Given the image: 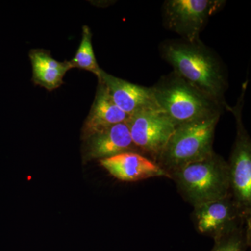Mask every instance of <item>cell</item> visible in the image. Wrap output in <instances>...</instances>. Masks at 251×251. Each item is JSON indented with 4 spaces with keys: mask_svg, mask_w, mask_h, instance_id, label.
<instances>
[{
    "mask_svg": "<svg viewBox=\"0 0 251 251\" xmlns=\"http://www.w3.org/2000/svg\"><path fill=\"white\" fill-rule=\"evenodd\" d=\"M159 52L173 72L225 108L228 79L226 67L215 52L201 40L177 39L163 41Z\"/></svg>",
    "mask_w": 251,
    "mask_h": 251,
    "instance_id": "1",
    "label": "cell"
},
{
    "mask_svg": "<svg viewBox=\"0 0 251 251\" xmlns=\"http://www.w3.org/2000/svg\"><path fill=\"white\" fill-rule=\"evenodd\" d=\"M157 105L175 127L207 117L221 115L224 108L172 72L152 86Z\"/></svg>",
    "mask_w": 251,
    "mask_h": 251,
    "instance_id": "2",
    "label": "cell"
},
{
    "mask_svg": "<svg viewBox=\"0 0 251 251\" xmlns=\"http://www.w3.org/2000/svg\"><path fill=\"white\" fill-rule=\"evenodd\" d=\"M178 191L193 207L229 195L228 165L214 151L171 174Z\"/></svg>",
    "mask_w": 251,
    "mask_h": 251,
    "instance_id": "3",
    "label": "cell"
},
{
    "mask_svg": "<svg viewBox=\"0 0 251 251\" xmlns=\"http://www.w3.org/2000/svg\"><path fill=\"white\" fill-rule=\"evenodd\" d=\"M221 115L188 122L175 127L156 163L171 176L180 168L214 153L213 142Z\"/></svg>",
    "mask_w": 251,
    "mask_h": 251,
    "instance_id": "4",
    "label": "cell"
},
{
    "mask_svg": "<svg viewBox=\"0 0 251 251\" xmlns=\"http://www.w3.org/2000/svg\"><path fill=\"white\" fill-rule=\"evenodd\" d=\"M247 82L234 106L226 104L225 108L234 115L237 135L232 152L227 162L229 171V194L246 217L251 216V140L242 119L244 97Z\"/></svg>",
    "mask_w": 251,
    "mask_h": 251,
    "instance_id": "5",
    "label": "cell"
},
{
    "mask_svg": "<svg viewBox=\"0 0 251 251\" xmlns=\"http://www.w3.org/2000/svg\"><path fill=\"white\" fill-rule=\"evenodd\" d=\"M224 0H167L162 7L163 25L183 40H201L209 18L224 8Z\"/></svg>",
    "mask_w": 251,
    "mask_h": 251,
    "instance_id": "6",
    "label": "cell"
},
{
    "mask_svg": "<svg viewBox=\"0 0 251 251\" xmlns=\"http://www.w3.org/2000/svg\"><path fill=\"white\" fill-rule=\"evenodd\" d=\"M133 143L142 154L155 161L175 129L161 109L143 110L126 120Z\"/></svg>",
    "mask_w": 251,
    "mask_h": 251,
    "instance_id": "7",
    "label": "cell"
},
{
    "mask_svg": "<svg viewBox=\"0 0 251 251\" xmlns=\"http://www.w3.org/2000/svg\"><path fill=\"white\" fill-rule=\"evenodd\" d=\"M193 209L192 219L196 230L214 240L251 219L243 214L230 194L222 199L195 206Z\"/></svg>",
    "mask_w": 251,
    "mask_h": 251,
    "instance_id": "8",
    "label": "cell"
},
{
    "mask_svg": "<svg viewBox=\"0 0 251 251\" xmlns=\"http://www.w3.org/2000/svg\"><path fill=\"white\" fill-rule=\"evenodd\" d=\"M98 81L103 82L114 103L128 117L143 110L160 109L151 87L135 85L103 70Z\"/></svg>",
    "mask_w": 251,
    "mask_h": 251,
    "instance_id": "9",
    "label": "cell"
},
{
    "mask_svg": "<svg viewBox=\"0 0 251 251\" xmlns=\"http://www.w3.org/2000/svg\"><path fill=\"white\" fill-rule=\"evenodd\" d=\"M116 179L126 182H134L153 177L171 176L156 162L138 152H125L99 161Z\"/></svg>",
    "mask_w": 251,
    "mask_h": 251,
    "instance_id": "10",
    "label": "cell"
},
{
    "mask_svg": "<svg viewBox=\"0 0 251 251\" xmlns=\"http://www.w3.org/2000/svg\"><path fill=\"white\" fill-rule=\"evenodd\" d=\"M85 140L83 156L85 161H100L130 151L140 153L133 143L126 122L94 133Z\"/></svg>",
    "mask_w": 251,
    "mask_h": 251,
    "instance_id": "11",
    "label": "cell"
},
{
    "mask_svg": "<svg viewBox=\"0 0 251 251\" xmlns=\"http://www.w3.org/2000/svg\"><path fill=\"white\" fill-rule=\"evenodd\" d=\"M128 116L115 105L106 87L99 81L95 99L82 128L84 140L104 129L126 122Z\"/></svg>",
    "mask_w": 251,
    "mask_h": 251,
    "instance_id": "12",
    "label": "cell"
},
{
    "mask_svg": "<svg viewBox=\"0 0 251 251\" xmlns=\"http://www.w3.org/2000/svg\"><path fill=\"white\" fill-rule=\"evenodd\" d=\"M29 56L32 65L33 82L49 91L60 87L65 74L73 69L69 61L58 62L44 50H31Z\"/></svg>",
    "mask_w": 251,
    "mask_h": 251,
    "instance_id": "13",
    "label": "cell"
},
{
    "mask_svg": "<svg viewBox=\"0 0 251 251\" xmlns=\"http://www.w3.org/2000/svg\"><path fill=\"white\" fill-rule=\"evenodd\" d=\"M92 34L90 27L84 25L82 27V38L80 45L77 49L75 57L69 61L73 68L92 72L97 78H100V73L103 69L99 67L98 62L94 54L92 42Z\"/></svg>",
    "mask_w": 251,
    "mask_h": 251,
    "instance_id": "14",
    "label": "cell"
},
{
    "mask_svg": "<svg viewBox=\"0 0 251 251\" xmlns=\"http://www.w3.org/2000/svg\"><path fill=\"white\" fill-rule=\"evenodd\" d=\"M251 244V219L238 228L214 240L211 251H246Z\"/></svg>",
    "mask_w": 251,
    "mask_h": 251,
    "instance_id": "15",
    "label": "cell"
}]
</instances>
